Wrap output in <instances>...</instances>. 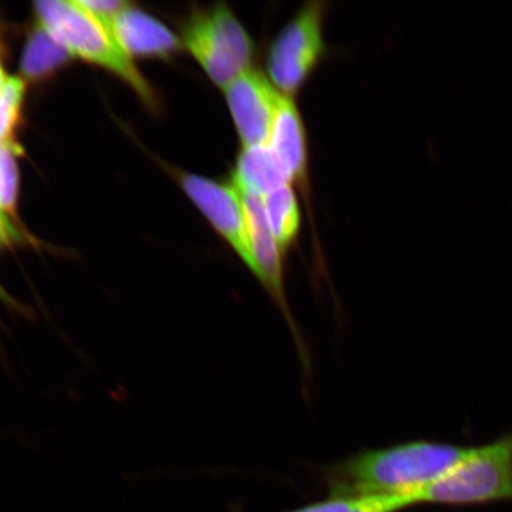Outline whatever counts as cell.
Here are the masks:
<instances>
[{
    "instance_id": "1",
    "label": "cell",
    "mask_w": 512,
    "mask_h": 512,
    "mask_svg": "<svg viewBox=\"0 0 512 512\" xmlns=\"http://www.w3.org/2000/svg\"><path fill=\"white\" fill-rule=\"evenodd\" d=\"M469 450L443 441L413 440L354 454L326 470L329 497H408L445 475Z\"/></svg>"
},
{
    "instance_id": "2",
    "label": "cell",
    "mask_w": 512,
    "mask_h": 512,
    "mask_svg": "<svg viewBox=\"0 0 512 512\" xmlns=\"http://www.w3.org/2000/svg\"><path fill=\"white\" fill-rule=\"evenodd\" d=\"M37 24L76 59L107 70L142 99L156 107L157 96L131 56L120 48L110 29L79 3L41 0L35 3Z\"/></svg>"
},
{
    "instance_id": "3",
    "label": "cell",
    "mask_w": 512,
    "mask_h": 512,
    "mask_svg": "<svg viewBox=\"0 0 512 512\" xmlns=\"http://www.w3.org/2000/svg\"><path fill=\"white\" fill-rule=\"evenodd\" d=\"M408 497L413 507L469 508L512 502V431L470 447L445 475Z\"/></svg>"
},
{
    "instance_id": "4",
    "label": "cell",
    "mask_w": 512,
    "mask_h": 512,
    "mask_svg": "<svg viewBox=\"0 0 512 512\" xmlns=\"http://www.w3.org/2000/svg\"><path fill=\"white\" fill-rule=\"evenodd\" d=\"M182 37L183 46L223 91L251 68L254 42L226 3L194 11Z\"/></svg>"
},
{
    "instance_id": "5",
    "label": "cell",
    "mask_w": 512,
    "mask_h": 512,
    "mask_svg": "<svg viewBox=\"0 0 512 512\" xmlns=\"http://www.w3.org/2000/svg\"><path fill=\"white\" fill-rule=\"evenodd\" d=\"M325 3L311 2L278 32L267 51L273 85L293 98L309 81L325 53Z\"/></svg>"
},
{
    "instance_id": "6",
    "label": "cell",
    "mask_w": 512,
    "mask_h": 512,
    "mask_svg": "<svg viewBox=\"0 0 512 512\" xmlns=\"http://www.w3.org/2000/svg\"><path fill=\"white\" fill-rule=\"evenodd\" d=\"M179 181L185 194L206 216L211 227L227 242L256 278L258 270L239 190L234 184L217 182L195 174H182Z\"/></svg>"
},
{
    "instance_id": "7",
    "label": "cell",
    "mask_w": 512,
    "mask_h": 512,
    "mask_svg": "<svg viewBox=\"0 0 512 512\" xmlns=\"http://www.w3.org/2000/svg\"><path fill=\"white\" fill-rule=\"evenodd\" d=\"M224 92L243 147L266 145L283 94L259 69L252 67Z\"/></svg>"
},
{
    "instance_id": "8",
    "label": "cell",
    "mask_w": 512,
    "mask_h": 512,
    "mask_svg": "<svg viewBox=\"0 0 512 512\" xmlns=\"http://www.w3.org/2000/svg\"><path fill=\"white\" fill-rule=\"evenodd\" d=\"M240 192V191H239ZM245 209L249 239H251L256 265V279L286 310L284 291V253L274 239L268 224L264 197L241 194Z\"/></svg>"
},
{
    "instance_id": "9",
    "label": "cell",
    "mask_w": 512,
    "mask_h": 512,
    "mask_svg": "<svg viewBox=\"0 0 512 512\" xmlns=\"http://www.w3.org/2000/svg\"><path fill=\"white\" fill-rule=\"evenodd\" d=\"M110 31L121 49L134 57H170L182 41L162 22L133 8L132 4L113 19Z\"/></svg>"
},
{
    "instance_id": "10",
    "label": "cell",
    "mask_w": 512,
    "mask_h": 512,
    "mask_svg": "<svg viewBox=\"0 0 512 512\" xmlns=\"http://www.w3.org/2000/svg\"><path fill=\"white\" fill-rule=\"evenodd\" d=\"M267 145L284 166L292 182L304 183L307 170L305 126L290 96H281Z\"/></svg>"
},
{
    "instance_id": "11",
    "label": "cell",
    "mask_w": 512,
    "mask_h": 512,
    "mask_svg": "<svg viewBox=\"0 0 512 512\" xmlns=\"http://www.w3.org/2000/svg\"><path fill=\"white\" fill-rule=\"evenodd\" d=\"M233 183L241 194L265 197L292 182L268 145L243 147L236 160Z\"/></svg>"
},
{
    "instance_id": "12",
    "label": "cell",
    "mask_w": 512,
    "mask_h": 512,
    "mask_svg": "<svg viewBox=\"0 0 512 512\" xmlns=\"http://www.w3.org/2000/svg\"><path fill=\"white\" fill-rule=\"evenodd\" d=\"M264 206L274 239L285 254L296 241L302 222L296 192L290 184L285 185L266 195Z\"/></svg>"
},
{
    "instance_id": "13",
    "label": "cell",
    "mask_w": 512,
    "mask_h": 512,
    "mask_svg": "<svg viewBox=\"0 0 512 512\" xmlns=\"http://www.w3.org/2000/svg\"><path fill=\"white\" fill-rule=\"evenodd\" d=\"M69 57L68 51L60 46L46 30L37 24L29 37L22 59V72L27 78L38 80L55 72Z\"/></svg>"
},
{
    "instance_id": "14",
    "label": "cell",
    "mask_w": 512,
    "mask_h": 512,
    "mask_svg": "<svg viewBox=\"0 0 512 512\" xmlns=\"http://www.w3.org/2000/svg\"><path fill=\"white\" fill-rule=\"evenodd\" d=\"M408 509L402 496L329 497L288 512H400Z\"/></svg>"
},
{
    "instance_id": "15",
    "label": "cell",
    "mask_w": 512,
    "mask_h": 512,
    "mask_svg": "<svg viewBox=\"0 0 512 512\" xmlns=\"http://www.w3.org/2000/svg\"><path fill=\"white\" fill-rule=\"evenodd\" d=\"M25 81L10 76L0 91V149L14 142L16 127L21 118Z\"/></svg>"
},
{
    "instance_id": "16",
    "label": "cell",
    "mask_w": 512,
    "mask_h": 512,
    "mask_svg": "<svg viewBox=\"0 0 512 512\" xmlns=\"http://www.w3.org/2000/svg\"><path fill=\"white\" fill-rule=\"evenodd\" d=\"M18 147L15 143L6 145L0 149V198L6 213L12 219H16L19 171L17 164Z\"/></svg>"
},
{
    "instance_id": "17",
    "label": "cell",
    "mask_w": 512,
    "mask_h": 512,
    "mask_svg": "<svg viewBox=\"0 0 512 512\" xmlns=\"http://www.w3.org/2000/svg\"><path fill=\"white\" fill-rule=\"evenodd\" d=\"M79 3L108 29L113 19L131 5L125 0H79Z\"/></svg>"
},
{
    "instance_id": "18",
    "label": "cell",
    "mask_w": 512,
    "mask_h": 512,
    "mask_svg": "<svg viewBox=\"0 0 512 512\" xmlns=\"http://www.w3.org/2000/svg\"><path fill=\"white\" fill-rule=\"evenodd\" d=\"M32 242L34 240L25 234L24 230L18 226L16 220L6 213L2 198H0V249Z\"/></svg>"
},
{
    "instance_id": "19",
    "label": "cell",
    "mask_w": 512,
    "mask_h": 512,
    "mask_svg": "<svg viewBox=\"0 0 512 512\" xmlns=\"http://www.w3.org/2000/svg\"><path fill=\"white\" fill-rule=\"evenodd\" d=\"M0 300L6 305L9 306L12 310H17L19 312H23V305L19 304L17 300L11 296V294L5 290V287L0 283Z\"/></svg>"
},
{
    "instance_id": "20",
    "label": "cell",
    "mask_w": 512,
    "mask_h": 512,
    "mask_svg": "<svg viewBox=\"0 0 512 512\" xmlns=\"http://www.w3.org/2000/svg\"><path fill=\"white\" fill-rule=\"evenodd\" d=\"M4 72H5V70H4L3 66H2V63H0V73H4Z\"/></svg>"
}]
</instances>
